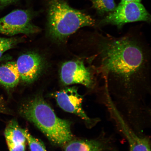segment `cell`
<instances>
[{
	"label": "cell",
	"instance_id": "6da1fadb",
	"mask_svg": "<svg viewBox=\"0 0 151 151\" xmlns=\"http://www.w3.org/2000/svg\"><path fill=\"white\" fill-rule=\"evenodd\" d=\"M97 75L103 99L128 108L146 105L151 94V52L131 36L92 37L80 58Z\"/></svg>",
	"mask_w": 151,
	"mask_h": 151
},
{
	"label": "cell",
	"instance_id": "7a4b0ae2",
	"mask_svg": "<svg viewBox=\"0 0 151 151\" xmlns=\"http://www.w3.org/2000/svg\"><path fill=\"white\" fill-rule=\"evenodd\" d=\"M19 112L40 130L53 144L63 146L72 140L70 122L58 118L41 96H37L22 104Z\"/></svg>",
	"mask_w": 151,
	"mask_h": 151
},
{
	"label": "cell",
	"instance_id": "3957f363",
	"mask_svg": "<svg viewBox=\"0 0 151 151\" xmlns=\"http://www.w3.org/2000/svg\"><path fill=\"white\" fill-rule=\"evenodd\" d=\"M95 24L91 17L72 8L63 0H49L47 31L54 40L64 42L80 28Z\"/></svg>",
	"mask_w": 151,
	"mask_h": 151
},
{
	"label": "cell",
	"instance_id": "277c9868",
	"mask_svg": "<svg viewBox=\"0 0 151 151\" xmlns=\"http://www.w3.org/2000/svg\"><path fill=\"white\" fill-rule=\"evenodd\" d=\"M78 59L65 62L62 65L60 73L62 82L65 86L82 85L88 93H97L99 86L97 75L83 60Z\"/></svg>",
	"mask_w": 151,
	"mask_h": 151
},
{
	"label": "cell",
	"instance_id": "5b68a950",
	"mask_svg": "<svg viewBox=\"0 0 151 151\" xmlns=\"http://www.w3.org/2000/svg\"><path fill=\"white\" fill-rule=\"evenodd\" d=\"M33 14L28 9H16L0 18V33L5 35H31L40 31L32 22Z\"/></svg>",
	"mask_w": 151,
	"mask_h": 151
},
{
	"label": "cell",
	"instance_id": "8992f818",
	"mask_svg": "<svg viewBox=\"0 0 151 151\" xmlns=\"http://www.w3.org/2000/svg\"><path fill=\"white\" fill-rule=\"evenodd\" d=\"M150 21V14L140 3L120 2L116 9L103 19L100 24H112L120 28L129 22Z\"/></svg>",
	"mask_w": 151,
	"mask_h": 151
},
{
	"label": "cell",
	"instance_id": "52a82bcc",
	"mask_svg": "<svg viewBox=\"0 0 151 151\" xmlns=\"http://www.w3.org/2000/svg\"><path fill=\"white\" fill-rule=\"evenodd\" d=\"M54 96L60 107L66 112L79 116L89 127H93L99 122L98 119L90 118L85 113L82 106L83 96L78 93L76 86L68 87L56 92Z\"/></svg>",
	"mask_w": 151,
	"mask_h": 151
},
{
	"label": "cell",
	"instance_id": "ba28073f",
	"mask_svg": "<svg viewBox=\"0 0 151 151\" xmlns=\"http://www.w3.org/2000/svg\"><path fill=\"white\" fill-rule=\"evenodd\" d=\"M16 63L20 79L27 84L31 83L39 78L45 65L42 57L33 52L22 54Z\"/></svg>",
	"mask_w": 151,
	"mask_h": 151
},
{
	"label": "cell",
	"instance_id": "9c48e42d",
	"mask_svg": "<svg viewBox=\"0 0 151 151\" xmlns=\"http://www.w3.org/2000/svg\"><path fill=\"white\" fill-rule=\"evenodd\" d=\"M113 114L118 121L124 134L129 143L130 151H151L150 142L145 138L139 137L134 133L124 122L123 119L117 111Z\"/></svg>",
	"mask_w": 151,
	"mask_h": 151
},
{
	"label": "cell",
	"instance_id": "30bf717a",
	"mask_svg": "<svg viewBox=\"0 0 151 151\" xmlns=\"http://www.w3.org/2000/svg\"><path fill=\"white\" fill-rule=\"evenodd\" d=\"M16 62L9 61L0 66V84L7 88L17 86L20 80Z\"/></svg>",
	"mask_w": 151,
	"mask_h": 151
},
{
	"label": "cell",
	"instance_id": "8fae6325",
	"mask_svg": "<svg viewBox=\"0 0 151 151\" xmlns=\"http://www.w3.org/2000/svg\"><path fill=\"white\" fill-rule=\"evenodd\" d=\"M65 151H104L106 145L101 140H71L66 144Z\"/></svg>",
	"mask_w": 151,
	"mask_h": 151
},
{
	"label": "cell",
	"instance_id": "7c38bea8",
	"mask_svg": "<svg viewBox=\"0 0 151 151\" xmlns=\"http://www.w3.org/2000/svg\"><path fill=\"white\" fill-rule=\"evenodd\" d=\"M6 142L14 144H25L26 138L22 129L14 120L11 121L6 126L4 132Z\"/></svg>",
	"mask_w": 151,
	"mask_h": 151
},
{
	"label": "cell",
	"instance_id": "4fadbf2b",
	"mask_svg": "<svg viewBox=\"0 0 151 151\" xmlns=\"http://www.w3.org/2000/svg\"><path fill=\"white\" fill-rule=\"evenodd\" d=\"M92 6L101 14L112 12L116 8L114 0H90Z\"/></svg>",
	"mask_w": 151,
	"mask_h": 151
},
{
	"label": "cell",
	"instance_id": "5bb4252c",
	"mask_svg": "<svg viewBox=\"0 0 151 151\" xmlns=\"http://www.w3.org/2000/svg\"><path fill=\"white\" fill-rule=\"evenodd\" d=\"M23 39L20 37L9 38L0 37V59L5 52L22 42Z\"/></svg>",
	"mask_w": 151,
	"mask_h": 151
},
{
	"label": "cell",
	"instance_id": "9a60e30c",
	"mask_svg": "<svg viewBox=\"0 0 151 151\" xmlns=\"http://www.w3.org/2000/svg\"><path fill=\"white\" fill-rule=\"evenodd\" d=\"M31 151H47L44 145L39 139L34 137L27 130L22 129Z\"/></svg>",
	"mask_w": 151,
	"mask_h": 151
},
{
	"label": "cell",
	"instance_id": "2e32d148",
	"mask_svg": "<svg viewBox=\"0 0 151 151\" xmlns=\"http://www.w3.org/2000/svg\"><path fill=\"white\" fill-rule=\"evenodd\" d=\"M9 151H25V144H16L7 142Z\"/></svg>",
	"mask_w": 151,
	"mask_h": 151
},
{
	"label": "cell",
	"instance_id": "e0dca14e",
	"mask_svg": "<svg viewBox=\"0 0 151 151\" xmlns=\"http://www.w3.org/2000/svg\"><path fill=\"white\" fill-rule=\"evenodd\" d=\"M18 0H0V9L17 2Z\"/></svg>",
	"mask_w": 151,
	"mask_h": 151
},
{
	"label": "cell",
	"instance_id": "ac0fdd59",
	"mask_svg": "<svg viewBox=\"0 0 151 151\" xmlns=\"http://www.w3.org/2000/svg\"><path fill=\"white\" fill-rule=\"evenodd\" d=\"M141 0H121L122 2H135L140 3Z\"/></svg>",
	"mask_w": 151,
	"mask_h": 151
},
{
	"label": "cell",
	"instance_id": "d6986e66",
	"mask_svg": "<svg viewBox=\"0 0 151 151\" xmlns=\"http://www.w3.org/2000/svg\"><path fill=\"white\" fill-rule=\"evenodd\" d=\"M5 109L4 105L3 104L0 103V113L3 112Z\"/></svg>",
	"mask_w": 151,
	"mask_h": 151
},
{
	"label": "cell",
	"instance_id": "ffe728a7",
	"mask_svg": "<svg viewBox=\"0 0 151 151\" xmlns=\"http://www.w3.org/2000/svg\"><path fill=\"white\" fill-rule=\"evenodd\" d=\"M6 59V58H4L3 57H2L1 59H0V62H1V61H3V60H4L5 59Z\"/></svg>",
	"mask_w": 151,
	"mask_h": 151
}]
</instances>
